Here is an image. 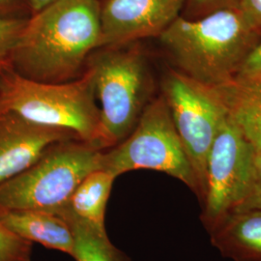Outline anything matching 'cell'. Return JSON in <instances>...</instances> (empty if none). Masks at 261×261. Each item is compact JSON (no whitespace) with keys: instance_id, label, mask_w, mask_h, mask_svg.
<instances>
[{"instance_id":"1","label":"cell","mask_w":261,"mask_h":261,"mask_svg":"<svg viewBox=\"0 0 261 261\" xmlns=\"http://www.w3.org/2000/svg\"><path fill=\"white\" fill-rule=\"evenodd\" d=\"M101 37L100 0H56L28 19L10 66L31 81L72 82L84 75Z\"/></svg>"},{"instance_id":"2","label":"cell","mask_w":261,"mask_h":261,"mask_svg":"<svg viewBox=\"0 0 261 261\" xmlns=\"http://www.w3.org/2000/svg\"><path fill=\"white\" fill-rule=\"evenodd\" d=\"M168 65L211 87L234 81L244 62L260 42L235 8L202 18L179 17L159 37Z\"/></svg>"},{"instance_id":"3","label":"cell","mask_w":261,"mask_h":261,"mask_svg":"<svg viewBox=\"0 0 261 261\" xmlns=\"http://www.w3.org/2000/svg\"><path fill=\"white\" fill-rule=\"evenodd\" d=\"M85 69L93 74L101 105L97 147L105 151L119 144L135 129L157 96L159 83L141 42L98 47L88 57Z\"/></svg>"},{"instance_id":"4","label":"cell","mask_w":261,"mask_h":261,"mask_svg":"<svg viewBox=\"0 0 261 261\" xmlns=\"http://www.w3.org/2000/svg\"><path fill=\"white\" fill-rule=\"evenodd\" d=\"M1 112H14L40 125L71 130L97 147L101 112L93 74L88 69L75 81L49 84L28 80L6 66L0 72Z\"/></svg>"},{"instance_id":"5","label":"cell","mask_w":261,"mask_h":261,"mask_svg":"<svg viewBox=\"0 0 261 261\" xmlns=\"http://www.w3.org/2000/svg\"><path fill=\"white\" fill-rule=\"evenodd\" d=\"M103 153L83 140L53 144L33 166L0 184V212L32 209L57 213L84 178L102 168Z\"/></svg>"},{"instance_id":"6","label":"cell","mask_w":261,"mask_h":261,"mask_svg":"<svg viewBox=\"0 0 261 261\" xmlns=\"http://www.w3.org/2000/svg\"><path fill=\"white\" fill-rule=\"evenodd\" d=\"M101 169L116 178L132 170H156L176 178L198 195L195 172L161 92L146 107L130 135L103 151Z\"/></svg>"},{"instance_id":"7","label":"cell","mask_w":261,"mask_h":261,"mask_svg":"<svg viewBox=\"0 0 261 261\" xmlns=\"http://www.w3.org/2000/svg\"><path fill=\"white\" fill-rule=\"evenodd\" d=\"M159 88L168 103L179 139L195 172L197 197L202 202L207 158L228 115L226 106L218 87L200 84L170 65L165 67Z\"/></svg>"},{"instance_id":"8","label":"cell","mask_w":261,"mask_h":261,"mask_svg":"<svg viewBox=\"0 0 261 261\" xmlns=\"http://www.w3.org/2000/svg\"><path fill=\"white\" fill-rule=\"evenodd\" d=\"M255 149L227 115L209 151L201 221L208 230L250 194Z\"/></svg>"},{"instance_id":"9","label":"cell","mask_w":261,"mask_h":261,"mask_svg":"<svg viewBox=\"0 0 261 261\" xmlns=\"http://www.w3.org/2000/svg\"><path fill=\"white\" fill-rule=\"evenodd\" d=\"M186 0H100L101 47L159 37L181 16Z\"/></svg>"},{"instance_id":"10","label":"cell","mask_w":261,"mask_h":261,"mask_svg":"<svg viewBox=\"0 0 261 261\" xmlns=\"http://www.w3.org/2000/svg\"><path fill=\"white\" fill-rule=\"evenodd\" d=\"M68 140L80 139L71 130L40 125L14 112H1L0 184L33 166L53 144Z\"/></svg>"},{"instance_id":"11","label":"cell","mask_w":261,"mask_h":261,"mask_svg":"<svg viewBox=\"0 0 261 261\" xmlns=\"http://www.w3.org/2000/svg\"><path fill=\"white\" fill-rule=\"evenodd\" d=\"M208 231L212 245L225 257L261 261V208L231 212Z\"/></svg>"},{"instance_id":"12","label":"cell","mask_w":261,"mask_h":261,"mask_svg":"<svg viewBox=\"0 0 261 261\" xmlns=\"http://www.w3.org/2000/svg\"><path fill=\"white\" fill-rule=\"evenodd\" d=\"M0 221L13 232L31 243L73 257L75 237L64 218L45 210H7L0 212Z\"/></svg>"},{"instance_id":"13","label":"cell","mask_w":261,"mask_h":261,"mask_svg":"<svg viewBox=\"0 0 261 261\" xmlns=\"http://www.w3.org/2000/svg\"><path fill=\"white\" fill-rule=\"evenodd\" d=\"M115 179L105 169L94 170L76 187L68 203L57 214L75 219L99 233L108 234L106 211Z\"/></svg>"},{"instance_id":"14","label":"cell","mask_w":261,"mask_h":261,"mask_svg":"<svg viewBox=\"0 0 261 261\" xmlns=\"http://www.w3.org/2000/svg\"><path fill=\"white\" fill-rule=\"evenodd\" d=\"M228 116L254 147L261 149V82L218 87Z\"/></svg>"},{"instance_id":"15","label":"cell","mask_w":261,"mask_h":261,"mask_svg":"<svg viewBox=\"0 0 261 261\" xmlns=\"http://www.w3.org/2000/svg\"><path fill=\"white\" fill-rule=\"evenodd\" d=\"M62 218L70 224L74 233L73 258L75 261H130L126 253L111 242L108 234L99 233L75 219Z\"/></svg>"},{"instance_id":"16","label":"cell","mask_w":261,"mask_h":261,"mask_svg":"<svg viewBox=\"0 0 261 261\" xmlns=\"http://www.w3.org/2000/svg\"><path fill=\"white\" fill-rule=\"evenodd\" d=\"M32 246L0 221V261H31Z\"/></svg>"},{"instance_id":"17","label":"cell","mask_w":261,"mask_h":261,"mask_svg":"<svg viewBox=\"0 0 261 261\" xmlns=\"http://www.w3.org/2000/svg\"><path fill=\"white\" fill-rule=\"evenodd\" d=\"M28 19H0V69L10 65L11 56Z\"/></svg>"},{"instance_id":"18","label":"cell","mask_w":261,"mask_h":261,"mask_svg":"<svg viewBox=\"0 0 261 261\" xmlns=\"http://www.w3.org/2000/svg\"><path fill=\"white\" fill-rule=\"evenodd\" d=\"M236 2L237 0H186L180 17L199 19L219 10L235 8Z\"/></svg>"},{"instance_id":"19","label":"cell","mask_w":261,"mask_h":261,"mask_svg":"<svg viewBox=\"0 0 261 261\" xmlns=\"http://www.w3.org/2000/svg\"><path fill=\"white\" fill-rule=\"evenodd\" d=\"M261 82V40L248 56L232 83L253 84Z\"/></svg>"},{"instance_id":"20","label":"cell","mask_w":261,"mask_h":261,"mask_svg":"<svg viewBox=\"0 0 261 261\" xmlns=\"http://www.w3.org/2000/svg\"><path fill=\"white\" fill-rule=\"evenodd\" d=\"M235 9L247 25L261 37V0H237Z\"/></svg>"},{"instance_id":"21","label":"cell","mask_w":261,"mask_h":261,"mask_svg":"<svg viewBox=\"0 0 261 261\" xmlns=\"http://www.w3.org/2000/svg\"><path fill=\"white\" fill-rule=\"evenodd\" d=\"M249 208H261V149H255L254 152L253 179L251 192L237 210Z\"/></svg>"},{"instance_id":"22","label":"cell","mask_w":261,"mask_h":261,"mask_svg":"<svg viewBox=\"0 0 261 261\" xmlns=\"http://www.w3.org/2000/svg\"><path fill=\"white\" fill-rule=\"evenodd\" d=\"M31 16L30 0H0V19H29Z\"/></svg>"},{"instance_id":"23","label":"cell","mask_w":261,"mask_h":261,"mask_svg":"<svg viewBox=\"0 0 261 261\" xmlns=\"http://www.w3.org/2000/svg\"><path fill=\"white\" fill-rule=\"evenodd\" d=\"M56 0H30L31 3V9H32V15L37 13L38 11L47 7V5L51 4Z\"/></svg>"},{"instance_id":"24","label":"cell","mask_w":261,"mask_h":261,"mask_svg":"<svg viewBox=\"0 0 261 261\" xmlns=\"http://www.w3.org/2000/svg\"><path fill=\"white\" fill-rule=\"evenodd\" d=\"M2 69H3V68H2ZM2 69H0V72H1V70H2Z\"/></svg>"}]
</instances>
